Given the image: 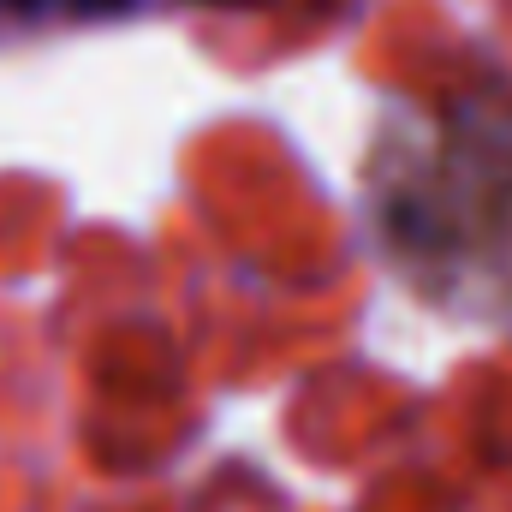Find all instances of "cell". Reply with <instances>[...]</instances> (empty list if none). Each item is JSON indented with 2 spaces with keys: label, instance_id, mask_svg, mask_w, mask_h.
Masks as SVG:
<instances>
[{
  "label": "cell",
  "instance_id": "1",
  "mask_svg": "<svg viewBox=\"0 0 512 512\" xmlns=\"http://www.w3.org/2000/svg\"><path fill=\"white\" fill-rule=\"evenodd\" d=\"M215 6H227V0H215ZM239 6H256V0H239Z\"/></svg>",
  "mask_w": 512,
  "mask_h": 512
}]
</instances>
